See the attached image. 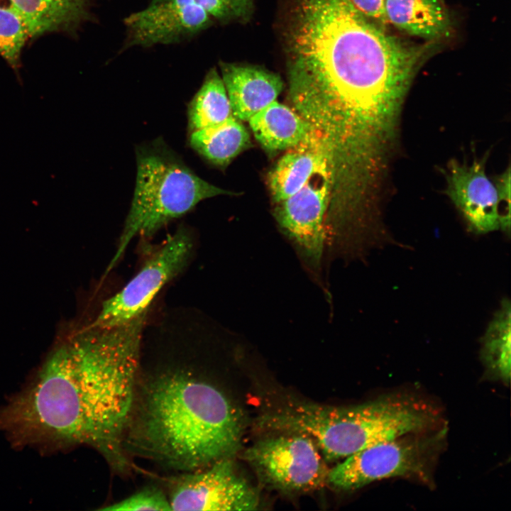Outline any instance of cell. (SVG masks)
Returning a JSON list of instances; mask_svg holds the SVG:
<instances>
[{"mask_svg": "<svg viewBox=\"0 0 511 511\" xmlns=\"http://www.w3.org/2000/svg\"><path fill=\"white\" fill-rule=\"evenodd\" d=\"M288 97L337 172L388 157L429 45L388 33L349 0H297L286 32Z\"/></svg>", "mask_w": 511, "mask_h": 511, "instance_id": "obj_1", "label": "cell"}, {"mask_svg": "<svg viewBox=\"0 0 511 511\" xmlns=\"http://www.w3.org/2000/svg\"><path fill=\"white\" fill-rule=\"evenodd\" d=\"M147 313L91 329L62 346L0 415L18 443L87 444L118 468L133 414Z\"/></svg>", "mask_w": 511, "mask_h": 511, "instance_id": "obj_2", "label": "cell"}, {"mask_svg": "<svg viewBox=\"0 0 511 511\" xmlns=\"http://www.w3.org/2000/svg\"><path fill=\"white\" fill-rule=\"evenodd\" d=\"M143 442L154 456L194 470L231 458L241 446L244 419L217 388L182 373L149 387L142 407Z\"/></svg>", "mask_w": 511, "mask_h": 511, "instance_id": "obj_3", "label": "cell"}, {"mask_svg": "<svg viewBox=\"0 0 511 511\" xmlns=\"http://www.w3.org/2000/svg\"><path fill=\"white\" fill-rule=\"evenodd\" d=\"M432 409L412 397L389 395L351 406L298 400L268 410L256 419L263 431L309 437L325 461L344 459L372 445L429 430Z\"/></svg>", "mask_w": 511, "mask_h": 511, "instance_id": "obj_4", "label": "cell"}, {"mask_svg": "<svg viewBox=\"0 0 511 511\" xmlns=\"http://www.w3.org/2000/svg\"><path fill=\"white\" fill-rule=\"evenodd\" d=\"M136 165L131 208L106 274L135 237L153 236L205 199L234 194L199 177L159 138L136 148Z\"/></svg>", "mask_w": 511, "mask_h": 511, "instance_id": "obj_5", "label": "cell"}, {"mask_svg": "<svg viewBox=\"0 0 511 511\" xmlns=\"http://www.w3.org/2000/svg\"><path fill=\"white\" fill-rule=\"evenodd\" d=\"M431 432L404 435L360 450L329 469L327 483L341 490H353L395 477L427 482L446 429Z\"/></svg>", "mask_w": 511, "mask_h": 511, "instance_id": "obj_6", "label": "cell"}, {"mask_svg": "<svg viewBox=\"0 0 511 511\" xmlns=\"http://www.w3.org/2000/svg\"><path fill=\"white\" fill-rule=\"evenodd\" d=\"M243 456L264 483L282 491H310L327 483L325 459L302 434H275L254 443Z\"/></svg>", "mask_w": 511, "mask_h": 511, "instance_id": "obj_7", "label": "cell"}, {"mask_svg": "<svg viewBox=\"0 0 511 511\" xmlns=\"http://www.w3.org/2000/svg\"><path fill=\"white\" fill-rule=\"evenodd\" d=\"M193 245L192 234L186 228H179L121 290L103 302L92 326H119L148 312L161 288L187 265Z\"/></svg>", "mask_w": 511, "mask_h": 511, "instance_id": "obj_8", "label": "cell"}, {"mask_svg": "<svg viewBox=\"0 0 511 511\" xmlns=\"http://www.w3.org/2000/svg\"><path fill=\"white\" fill-rule=\"evenodd\" d=\"M333 187L329 158L297 192L277 203L275 216L307 264L317 270L322 262L327 231L325 217Z\"/></svg>", "mask_w": 511, "mask_h": 511, "instance_id": "obj_9", "label": "cell"}, {"mask_svg": "<svg viewBox=\"0 0 511 511\" xmlns=\"http://www.w3.org/2000/svg\"><path fill=\"white\" fill-rule=\"evenodd\" d=\"M182 478L172 491V510H254L258 492L236 472L230 458Z\"/></svg>", "mask_w": 511, "mask_h": 511, "instance_id": "obj_10", "label": "cell"}, {"mask_svg": "<svg viewBox=\"0 0 511 511\" xmlns=\"http://www.w3.org/2000/svg\"><path fill=\"white\" fill-rule=\"evenodd\" d=\"M211 19L196 0H152L125 18L128 45L177 43L208 28Z\"/></svg>", "mask_w": 511, "mask_h": 511, "instance_id": "obj_11", "label": "cell"}, {"mask_svg": "<svg viewBox=\"0 0 511 511\" xmlns=\"http://www.w3.org/2000/svg\"><path fill=\"white\" fill-rule=\"evenodd\" d=\"M486 158L471 163L449 162L444 173L446 194L476 233L500 229V209L497 187L485 172Z\"/></svg>", "mask_w": 511, "mask_h": 511, "instance_id": "obj_12", "label": "cell"}, {"mask_svg": "<svg viewBox=\"0 0 511 511\" xmlns=\"http://www.w3.org/2000/svg\"><path fill=\"white\" fill-rule=\"evenodd\" d=\"M231 113L241 121L277 100L283 87L281 77L253 65L220 62Z\"/></svg>", "mask_w": 511, "mask_h": 511, "instance_id": "obj_13", "label": "cell"}, {"mask_svg": "<svg viewBox=\"0 0 511 511\" xmlns=\"http://www.w3.org/2000/svg\"><path fill=\"white\" fill-rule=\"evenodd\" d=\"M326 158H329L326 148L314 129L299 143L285 150L268 177L274 203H279L300 190Z\"/></svg>", "mask_w": 511, "mask_h": 511, "instance_id": "obj_14", "label": "cell"}, {"mask_svg": "<svg viewBox=\"0 0 511 511\" xmlns=\"http://www.w3.org/2000/svg\"><path fill=\"white\" fill-rule=\"evenodd\" d=\"M248 122L255 138L273 154L295 146L312 129L295 110L277 100L255 114Z\"/></svg>", "mask_w": 511, "mask_h": 511, "instance_id": "obj_15", "label": "cell"}, {"mask_svg": "<svg viewBox=\"0 0 511 511\" xmlns=\"http://www.w3.org/2000/svg\"><path fill=\"white\" fill-rule=\"evenodd\" d=\"M388 24L413 36L429 40L448 35L449 15L441 0H385Z\"/></svg>", "mask_w": 511, "mask_h": 511, "instance_id": "obj_16", "label": "cell"}, {"mask_svg": "<svg viewBox=\"0 0 511 511\" xmlns=\"http://www.w3.org/2000/svg\"><path fill=\"white\" fill-rule=\"evenodd\" d=\"M189 143L207 161L225 167L249 148L251 139L242 121L231 115L219 124L189 132Z\"/></svg>", "mask_w": 511, "mask_h": 511, "instance_id": "obj_17", "label": "cell"}, {"mask_svg": "<svg viewBox=\"0 0 511 511\" xmlns=\"http://www.w3.org/2000/svg\"><path fill=\"white\" fill-rule=\"evenodd\" d=\"M0 8L17 13L31 36L75 23L85 13L83 0H0Z\"/></svg>", "mask_w": 511, "mask_h": 511, "instance_id": "obj_18", "label": "cell"}, {"mask_svg": "<svg viewBox=\"0 0 511 511\" xmlns=\"http://www.w3.org/2000/svg\"><path fill=\"white\" fill-rule=\"evenodd\" d=\"M232 114L226 90L221 75L212 68L188 104L189 131L219 124Z\"/></svg>", "mask_w": 511, "mask_h": 511, "instance_id": "obj_19", "label": "cell"}, {"mask_svg": "<svg viewBox=\"0 0 511 511\" xmlns=\"http://www.w3.org/2000/svg\"><path fill=\"white\" fill-rule=\"evenodd\" d=\"M511 307L502 301L483 337L481 358L490 375L508 383L510 380Z\"/></svg>", "mask_w": 511, "mask_h": 511, "instance_id": "obj_20", "label": "cell"}, {"mask_svg": "<svg viewBox=\"0 0 511 511\" xmlns=\"http://www.w3.org/2000/svg\"><path fill=\"white\" fill-rule=\"evenodd\" d=\"M28 28L15 12L0 8V55L14 68L21 49L30 37Z\"/></svg>", "mask_w": 511, "mask_h": 511, "instance_id": "obj_21", "label": "cell"}, {"mask_svg": "<svg viewBox=\"0 0 511 511\" xmlns=\"http://www.w3.org/2000/svg\"><path fill=\"white\" fill-rule=\"evenodd\" d=\"M109 511L172 510L170 500L158 488L153 487L141 490L129 497L101 508Z\"/></svg>", "mask_w": 511, "mask_h": 511, "instance_id": "obj_22", "label": "cell"}, {"mask_svg": "<svg viewBox=\"0 0 511 511\" xmlns=\"http://www.w3.org/2000/svg\"><path fill=\"white\" fill-rule=\"evenodd\" d=\"M211 18L221 22L244 20L249 17L253 0H196Z\"/></svg>", "mask_w": 511, "mask_h": 511, "instance_id": "obj_23", "label": "cell"}, {"mask_svg": "<svg viewBox=\"0 0 511 511\" xmlns=\"http://www.w3.org/2000/svg\"><path fill=\"white\" fill-rule=\"evenodd\" d=\"M498 189L500 209V229L510 232V168L497 176L494 180Z\"/></svg>", "mask_w": 511, "mask_h": 511, "instance_id": "obj_24", "label": "cell"}, {"mask_svg": "<svg viewBox=\"0 0 511 511\" xmlns=\"http://www.w3.org/2000/svg\"><path fill=\"white\" fill-rule=\"evenodd\" d=\"M363 16L385 27L388 23L385 16V0H349Z\"/></svg>", "mask_w": 511, "mask_h": 511, "instance_id": "obj_25", "label": "cell"}, {"mask_svg": "<svg viewBox=\"0 0 511 511\" xmlns=\"http://www.w3.org/2000/svg\"><path fill=\"white\" fill-rule=\"evenodd\" d=\"M442 1V0H441Z\"/></svg>", "mask_w": 511, "mask_h": 511, "instance_id": "obj_26", "label": "cell"}]
</instances>
